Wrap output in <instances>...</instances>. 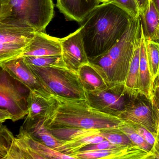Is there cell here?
I'll list each match as a JSON object with an SVG mask.
<instances>
[{"mask_svg":"<svg viewBox=\"0 0 159 159\" xmlns=\"http://www.w3.org/2000/svg\"><path fill=\"white\" fill-rule=\"evenodd\" d=\"M133 19L128 13L110 1L95 7L80 23L81 35L89 61L115 45Z\"/></svg>","mask_w":159,"mask_h":159,"instance_id":"6da1fadb","label":"cell"},{"mask_svg":"<svg viewBox=\"0 0 159 159\" xmlns=\"http://www.w3.org/2000/svg\"><path fill=\"white\" fill-rule=\"evenodd\" d=\"M54 96L56 104L53 111L45 120L47 127L101 130L119 127L124 122L116 116L95 109L86 99H71Z\"/></svg>","mask_w":159,"mask_h":159,"instance_id":"7a4b0ae2","label":"cell"},{"mask_svg":"<svg viewBox=\"0 0 159 159\" xmlns=\"http://www.w3.org/2000/svg\"><path fill=\"white\" fill-rule=\"evenodd\" d=\"M54 12L53 0H10L0 5V24L45 32Z\"/></svg>","mask_w":159,"mask_h":159,"instance_id":"3957f363","label":"cell"},{"mask_svg":"<svg viewBox=\"0 0 159 159\" xmlns=\"http://www.w3.org/2000/svg\"><path fill=\"white\" fill-rule=\"evenodd\" d=\"M1 69L0 72V122H15L29 113L28 98L30 90Z\"/></svg>","mask_w":159,"mask_h":159,"instance_id":"277c9868","label":"cell"},{"mask_svg":"<svg viewBox=\"0 0 159 159\" xmlns=\"http://www.w3.org/2000/svg\"><path fill=\"white\" fill-rule=\"evenodd\" d=\"M54 95L71 99H86L78 72L66 67H39L29 66Z\"/></svg>","mask_w":159,"mask_h":159,"instance_id":"5b68a950","label":"cell"},{"mask_svg":"<svg viewBox=\"0 0 159 159\" xmlns=\"http://www.w3.org/2000/svg\"><path fill=\"white\" fill-rule=\"evenodd\" d=\"M85 92L86 100L91 107L117 117L139 93L131 91L124 84L120 83L114 84L101 90Z\"/></svg>","mask_w":159,"mask_h":159,"instance_id":"8992f818","label":"cell"},{"mask_svg":"<svg viewBox=\"0 0 159 159\" xmlns=\"http://www.w3.org/2000/svg\"><path fill=\"white\" fill-rule=\"evenodd\" d=\"M141 24L140 16L133 19L121 39L106 52L113 63L115 83L125 82L137 40L141 34Z\"/></svg>","mask_w":159,"mask_h":159,"instance_id":"52a82bcc","label":"cell"},{"mask_svg":"<svg viewBox=\"0 0 159 159\" xmlns=\"http://www.w3.org/2000/svg\"><path fill=\"white\" fill-rule=\"evenodd\" d=\"M35 32L29 29L0 24V64L21 57Z\"/></svg>","mask_w":159,"mask_h":159,"instance_id":"ba28073f","label":"cell"},{"mask_svg":"<svg viewBox=\"0 0 159 159\" xmlns=\"http://www.w3.org/2000/svg\"><path fill=\"white\" fill-rule=\"evenodd\" d=\"M118 117L125 121L135 123L143 126L156 136L159 125L158 116L152 100L145 95L139 93Z\"/></svg>","mask_w":159,"mask_h":159,"instance_id":"9c48e42d","label":"cell"},{"mask_svg":"<svg viewBox=\"0 0 159 159\" xmlns=\"http://www.w3.org/2000/svg\"><path fill=\"white\" fill-rule=\"evenodd\" d=\"M1 68L26 86L30 91L47 97L54 95L38 78L26 63L24 57H19L0 64Z\"/></svg>","mask_w":159,"mask_h":159,"instance_id":"30bf717a","label":"cell"},{"mask_svg":"<svg viewBox=\"0 0 159 159\" xmlns=\"http://www.w3.org/2000/svg\"><path fill=\"white\" fill-rule=\"evenodd\" d=\"M60 39L62 57L67 68L78 72L82 66L89 63L80 28Z\"/></svg>","mask_w":159,"mask_h":159,"instance_id":"8fae6325","label":"cell"},{"mask_svg":"<svg viewBox=\"0 0 159 159\" xmlns=\"http://www.w3.org/2000/svg\"><path fill=\"white\" fill-rule=\"evenodd\" d=\"M150 153L136 145L121 146L110 149L78 152L74 159H150Z\"/></svg>","mask_w":159,"mask_h":159,"instance_id":"7c38bea8","label":"cell"},{"mask_svg":"<svg viewBox=\"0 0 159 159\" xmlns=\"http://www.w3.org/2000/svg\"><path fill=\"white\" fill-rule=\"evenodd\" d=\"M62 55L60 39L52 37L45 32L37 31L31 42L21 57H43Z\"/></svg>","mask_w":159,"mask_h":159,"instance_id":"4fadbf2b","label":"cell"},{"mask_svg":"<svg viewBox=\"0 0 159 159\" xmlns=\"http://www.w3.org/2000/svg\"><path fill=\"white\" fill-rule=\"evenodd\" d=\"M100 3L98 0H57V7L66 19L81 23Z\"/></svg>","mask_w":159,"mask_h":159,"instance_id":"5bb4252c","label":"cell"},{"mask_svg":"<svg viewBox=\"0 0 159 159\" xmlns=\"http://www.w3.org/2000/svg\"><path fill=\"white\" fill-rule=\"evenodd\" d=\"M17 138L27 148L31 159H74L72 156L53 149L34 139L22 126Z\"/></svg>","mask_w":159,"mask_h":159,"instance_id":"9a60e30c","label":"cell"},{"mask_svg":"<svg viewBox=\"0 0 159 159\" xmlns=\"http://www.w3.org/2000/svg\"><path fill=\"white\" fill-rule=\"evenodd\" d=\"M56 104V99L54 95L47 97L30 91L28 98L29 113L26 119L30 120L47 119L54 110Z\"/></svg>","mask_w":159,"mask_h":159,"instance_id":"2e32d148","label":"cell"},{"mask_svg":"<svg viewBox=\"0 0 159 159\" xmlns=\"http://www.w3.org/2000/svg\"><path fill=\"white\" fill-rule=\"evenodd\" d=\"M46 120L26 119L22 127L34 139L57 151L65 141L57 138L49 131L45 124Z\"/></svg>","mask_w":159,"mask_h":159,"instance_id":"e0dca14e","label":"cell"},{"mask_svg":"<svg viewBox=\"0 0 159 159\" xmlns=\"http://www.w3.org/2000/svg\"><path fill=\"white\" fill-rule=\"evenodd\" d=\"M141 38L140 44V63L138 76V91L152 100L154 82L150 70L146 49V38L141 24Z\"/></svg>","mask_w":159,"mask_h":159,"instance_id":"ac0fdd59","label":"cell"},{"mask_svg":"<svg viewBox=\"0 0 159 159\" xmlns=\"http://www.w3.org/2000/svg\"><path fill=\"white\" fill-rule=\"evenodd\" d=\"M140 17L145 38L159 43V14L152 0L148 8L140 14Z\"/></svg>","mask_w":159,"mask_h":159,"instance_id":"d6986e66","label":"cell"},{"mask_svg":"<svg viewBox=\"0 0 159 159\" xmlns=\"http://www.w3.org/2000/svg\"><path fill=\"white\" fill-rule=\"evenodd\" d=\"M78 73L85 91L101 90L108 86L90 63L82 66Z\"/></svg>","mask_w":159,"mask_h":159,"instance_id":"ffe728a7","label":"cell"},{"mask_svg":"<svg viewBox=\"0 0 159 159\" xmlns=\"http://www.w3.org/2000/svg\"><path fill=\"white\" fill-rule=\"evenodd\" d=\"M107 86L115 83L113 63L106 53L89 61Z\"/></svg>","mask_w":159,"mask_h":159,"instance_id":"44dd1931","label":"cell"},{"mask_svg":"<svg viewBox=\"0 0 159 159\" xmlns=\"http://www.w3.org/2000/svg\"><path fill=\"white\" fill-rule=\"evenodd\" d=\"M105 139L99 132L98 134L82 137L74 140L65 141L57 151L71 156L85 146L97 144Z\"/></svg>","mask_w":159,"mask_h":159,"instance_id":"7402d4cb","label":"cell"},{"mask_svg":"<svg viewBox=\"0 0 159 159\" xmlns=\"http://www.w3.org/2000/svg\"><path fill=\"white\" fill-rule=\"evenodd\" d=\"M141 38V34L137 40L133 58L124 83L127 88L137 93H139L138 91V76L140 63Z\"/></svg>","mask_w":159,"mask_h":159,"instance_id":"603a6c76","label":"cell"},{"mask_svg":"<svg viewBox=\"0 0 159 159\" xmlns=\"http://www.w3.org/2000/svg\"><path fill=\"white\" fill-rule=\"evenodd\" d=\"M47 127L55 137L65 141L74 140L82 137L98 134L100 132L99 130H86L73 127Z\"/></svg>","mask_w":159,"mask_h":159,"instance_id":"cb8c5ba5","label":"cell"},{"mask_svg":"<svg viewBox=\"0 0 159 159\" xmlns=\"http://www.w3.org/2000/svg\"><path fill=\"white\" fill-rule=\"evenodd\" d=\"M147 57L153 81L159 74V43L146 39Z\"/></svg>","mask_w":159,"mask_h":159,"instance_id":"d4e9b609","label":"cell"},{"mask_svg":"<svg viewBox=\"0 0 159 159\" xmlns=\"http://www.w3.org/2000/svg\"><path fill=\"white\" fill-rule=\"evenodd\" d=\"M26 63L29 66L39 67H66L62 55L43 57H24Z\"/></svg>","mask_w":159,"mask_h":159,"instance_id":"484cf974","label":"cell"},{"mask_svg":"<svg viewBox=\"0 0 159 159\" xmlns=\"http://www.w3.org/2000/svg\"><path fill=\"white\" fill-rule=\"evenodd\" d=\"M100 134L111 143L118 146L135 145L119 127L100 130Z\"/></svg>","mask_w":159,"mask_h":159,"instance_id":"4316f807","label":"cell"},{"mask_svg":"<svg viewBox=\"0 0 159 159\" xmlns=\"http://www.w3.org/2000/svg\"><path fill=\"white\" fill-rule=\"evenodd\" d=\"M119 128L129 137L134 144L139 146L148 152H150L152 146L148 143L139 134L130 123L124 121L123 123L119 126Z\"/></svg>","mask_w":159,"mask_h":159,"instance_id":"83f0119b","label":"cell"},{"mask_svg":"<svg viewBox=\"0 0 159 159\" xmlns=\"http://www.w3.org/2000/svg\"><path fill=\"white\" fill-rule=\"evenodd\" d=\"M0 158L3 159L8 154L15 138L5 125L1 124L0 131Z\"/></svg>","mask_w":159,"mask_h":159,"instance_id":"f1b7e54d","label":"cell"},{"mask_svg":"<svg viewBox=\"0 0 159 159\" xmlns=\"http://www.w3.org/2000/svg\"><path fill=\"white\" fill-rule=\"evenodd\" d=\"M113 2L128 13L133 19L140 16V10L137 0H109Z\"/></svg>","mask_w":159,"mask_h":159,"instance_id":"f546056e","label":"cell"},{"mask_svg":"<svg viewBox=\"0 0 159 159\" xmlns=\"http://www.w3.org/2000/svg\"><path fill=\"white\" fill-rule=\"evenodd\" d=\"M127 122L131 124V125L135 129L136 131L148 143L153 147L156 139L155 135L148 129L139 125L131 122Z\"/></svg>","mask_w":159,"mask_h":159,"instance_id":"4dcf8cb0","label":"cell"},{"mask_svg":"<svg viewBox=\"0 0 159 159\" xmlns=\"http://www.w3.org/2000/svg\"><path fill=\"white\" fill-rule=\"evenodd\" d=\"M121 147L114 145L105 139L101 142L93 145H88L84 147L78 152L98 150L110 149L118 147Z\"/></svg>","mask_w":159,"mask_h":159,"instance_id":"1f68e13d","label":"cell"},{"mask_svg":"<svg viewBox=\"0 0 159 159\" xmlns=\"http://www.w3.org/2000/svg\"><path fill=\"white\" fill-rule=\"evenodd\" d=\"M151 159H159V124L158 131L156 135L155 143L152 147L150 152Z\"/></svg>","mask_w":159,"mask_h":159,"instance_id":"d6a6232c","label":"cell"},{"mask_svg":"<svg viewBox=\"0 0 159 159\" xmlns=\"http://www.w3.org/2000/svg\"><path fill=\"white\" fill-rule=\"evenodd\" d=\"M137 1L139 6L140 14H141L144 13L148 8L151 0H137Z\"/></svg>","mask_w":159,"mask_h":159,"instance_id":"836d02e7","label":"cell"},{"mask_svg":"<svg viewBox=\"0 0 159 159\" xmlns=\"http://www.w3.org/2000/svg\"><path fill=\"white\" fill-rule=\"evenodd\" d=\"M152 103L154 110L156 111V114L158 116L159 124V99L154 93L152 98Z\"/></svg>","mask_w":159,"mask_h":159,"instance_id":"e575fe53","label":"cell"},{"mask_svg":"<svg viewBox=\"0 0 159 159\" xmlns=\"http://www.w3.org/2000/svg\"><path fill=\"white\" fill-rule=\"evenodd\" d=\"M153 93L159 99V80L158 78H156V80L154 81Z\"/></svg>","mask_w":159,"mask_h":159,"instance_id":"d590c367","label":"cell"},{"mask_svg":"<svg viewBox=\"0 0 159 159\" xmlns=\"http://www.w3.org/2000/svg\"><path fill=\"white\" fill-rule=\"evenodd\" d=\"M159 14V0H152Z\"/></svg>","mask_w":159,"mask_h":159,"instance_id":"8d00e7d4","label":"cell"},{"mask_svg":"<svg viewBox=\"0 0 159 159\" xmlns=\"http://www.w3.org/2000/svg\"><path fill=\"white\" fill-rule=\"evenodd\" d=\"M10 1V0H0V5H4Z\"/></svg>","mask_w":159,"mask_h":159,"instance_id":"74e56055","label":"cell"},{"mask_svg":"<svg viewBox=\"0 0 159 159\" xmlns=\"http://www.w3.org/2000/svg\"><path fill=\"white\" fill-rule=\"evenodd\" d=\"M99 2H100L101 3L102 2H106L109 1V0H98Z\"/></svg>","mask_w":159,"mask_h":159,"instance_id":"f35d334b","label":"cell"},{"mask_svg":"<svg viewBox=\"0 0 159 159\" xmlns=\"http://www.w3.org/2000/svg\"><path fill=\"white\" fill-rule=\"evenodd\" d=\"M157 78H158V79H159V76H158V77H157Z\"/></svg>","mask_w":159,"mask_h":159,"instance_id":"ab89813d","label":"cell"}]
</instances>
